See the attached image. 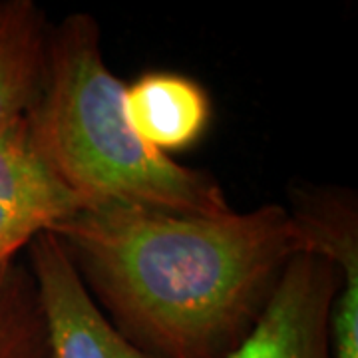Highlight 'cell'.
Instances as JSON below:
<instances>
[{"instance_id":"cell-9","label":"cell","mask_w":358,"mask_h":358,"mask_svg":"<svg viewBox=\"0 0 358 358\" xmlns=\"http://www.w3.org/2000/svg\"><path fill=\"white\" fill-rule=\"evenodd\" d=\"M334 358H358V277L346 275L331 313Z\"/></svg>"},{"instance_id":"cell-7","label":"cell","mask_w":358,"mask_h":358,"mask_svg":"<svg viewBox=\"0 0 358 358\" xmlns=\"http://www.w3.org/2000/svg\"><path fill=\"white\" fill-rule=\"evenodd\" d=\"M48 28L32 0L0 2V129L28 114L38 100Z\"/></svg>"},{"instance_id":"cell-1","label":"cell","mask_w":358,"mask_h":358,"mask_svg":"<svg viewBox=\"0 0 358 358\" xmlns=\"http://www.w3.org/2000/svg\"><path fill=\"white\" fill-rule=\"evenodd\" d=\"M48 233L110 322L154 358L229 357L305 253L279 203L217 217L103 205Z\"/></svg>"},{"instance_id":"cell-4","label":"cell","mask_w":358,"mask_h":358,"mask_svg":"<svg viewBox=\"0 0 358 358\" xmlns=\"http://www.w3.org/2000/svg\"><path fill=\"white\" fill-rule=\"evenodd\" d=\"M50 358H154L103 315L58 239L44 231L28 245Z\"/></svg>"},{"instance_id":"cell-5","label":"cell","mask_w":358,"mask_h":358,"mask_svg":"<svg viewBox=\"0 0 358 358\" xmlns=\"http://www.w3.org/2000/svg\"><path fill=\"white\" fill-rule=\"evenodd\" d=\"M80 209V199L36 152L26 115L0 129V267Z\"/></svg>"},{"instance_id":"cell-3","label":"cell","mask_w":358,"mask_h":358,"mask_svg":"<svg viewBox=\"0 0 358 358\" xmlns=\"http://www.w3.org/2000/svg\"><path fill=\"white\" fill-rule=\"evenodd\" d=\"M341 282L334 261L296 255L255 329L227 358H334L331 313Z\"/></svg>"},{"instance_id":"cell-2","label":"cell","mask_w":358,"mask_h":358,"mask_svg":"<svg viewBox=\"0 0 358 358\" xmlns=\"http://www.w3.org/2000/svg\"><path fill=\"white\" fill-rule=\"evenodd\" d=\"M124 88L106 66L100 26L90 14L48 28L44 80L26 124L52 173L84 209L136 205L205 217L233 211L211 173L181 166L136 136Z\"/></svg>"},{"instance_id":"cell-8","label":"cell","mask_w":358,"mask_h":358,"mask_svg":"<svg viewBox=\"0 0 358 358\" xmlns=\"http://www.w3.org/2000/svg\"><path fill=\"white\" fill-rule=\"evenodd\" d=\"M0 358H50L36 282L16 259L0 267Z\"/></svg>"},{"instance_id":"cell-6","label":"cell","mask_w":358,"mask_h":358,"mask_svg":"<svg viewBox=\"0 0 358 358\" xmlns=\"http://www.w3.org/2000/svg\"><path fill=\"white\" fill-rule=\"evenodd\" d=\"M124 112L145 145L171 157L203 140L211 126L213 103L197 80L152 70L124 88Z\"/></svg>"}]
</instances>
